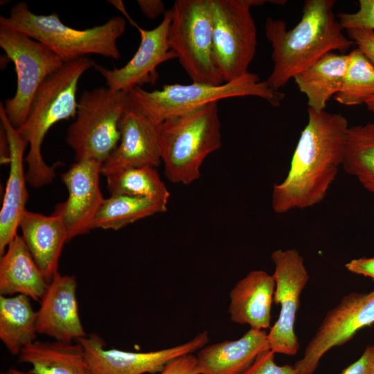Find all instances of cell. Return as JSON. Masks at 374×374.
Here are the masks:
<instances>
[{"instance_id": "33", "label": "cell", "mask_w": 374, "mask_h": 374, "mask_svg": "<svg viewBox=\"0 0 374 374\" xmlns=\"http://www.w3.org/2000/svg\"><path fill=\"white\" fill-rule=\"evenodd\" d=\"M159 374H199L196 356L188 354L177 357L170 362Z\"/></svg>"}, {"instance_id": "23", "label": "cell", "mask_w": 374, "mask_h": 374, "mask_svg": "<svg viewBox=\"0 0 374 374\" xmlns=\"http://www.w3.org/2000/svg\"><path fill=\"white\" fill-rule=\"evenodd\" d=\"M348 63V54L330 52L294 76L298 88L307 98L308 108L325 110L329 100L342 87Z\"/></svg>"}, {"instance_id": "17", "label": "cell", "mask_w": 374, "mask_h": 374, "mask_svg": "<svg viewBox=\"0 0 374 374\" xmlns=\"http://www.w3.org/2000/svg\"><path fill=\"white\" fill-rule=\"evenodd\" d=\"M75 277L58 273L48 284L37 311L38 334L73 342L87 335L78 312Z\"/></svg>"}, {"instance_id": "21", "label": "cell", "mask_w": 374, "mask_h": 374, "mask_svg": "<svg viewBox=\"0 0 374 374\" xmlns=\"http://www.w3.org/2000/svg\"><path fill=\"white\" fill-rule=\"evenodd\" d=\"M275 280L263 270H253L240 279L229 294L231 321L265 330L270 328Z\"/></svg>"}, {"instance_id": "16", "label": "cell", "mask_w": 374, "mask_h": 374, "mask_svg": "<svg viewBox=\"0 0 374 374\" xmlns=\"http://www.w3.org/2000/svg\"><path fill=\"white\" fill-rule=\"evenodd\" d=\"M170 9L166 10L160 24L150 30L136 27L140 33L139 46L130 60L121 68L107 69L96 64L94 66L105 80L107 87L114 91L129 92L145 84H155L157 69L161 63L177 58L168 44Z\"/></svg>"}, {"instance_id": "26", "label": "cell", "mask_w": 374, "mask_h": 374, "mask_svg": "<svg viewBox=\"0 0 374 374\" xmlns=\"http://www.w3.org/2000/svg\"><path fill=\"white\" fill-rule=\"evenodd\" d=\"M342 167L374 195V123L348 128Z\"/></svg>"}, {"instance_id": "39", "label": "cell", "mask_w": 374, "mask_h": 374, "mask_svg": "<svg viewBox=\"0 0 374 374\" xmlns=\"http://www.w3.org/2000/svg\"><path fill=\"white\" fill-rule=\"evenodd\" d=\"M373 348V350H374V344L372 346Z\"/></svg>"}, {"instance_id": "35", "label": "cell", "mask_w": 374, "mask_h": 374, "mask_svg": "<svg viewBox=\"0 0 374 374\" xmlns=\"http://www.w3.org/2000/svg\"><path fill=\"white\" fill-rule=\"evenodd\" d=\"M345 267L352 273L370 277L374 280V257L353 259Z\"/></svg>"}, {"instance_id": "31", "label": "cell", "mask_w": 374, "mask_h": 374, "mask_svg": "<svg viewBox=\"0 0 374 374\" xmlns=\"http://www.w3.org/2000/svg\"><path fill=\"white\" fill-rule=\"evenodd\" d=\"M271 350L261 353L243 374H298L294 366L277 364Z\"/></svg>"}, {"instance_id": "6", "label": "cell", "mask_w": 374, "mask_h": 374, "mask_svg": "<svg viewBox=\"0 0 374 374\" xmlns=\"http://www.w3.org/2000/svg\"><path fill=\"white\" fill-rule=\"evenodd\" d=\"M130 96L155 121L193 112L218 100L229 98L256 96L278 107L285 94L271 89L266 80L249 72L234 80L219 85L193 82L189 84H165L160 90L146 91L135 87Z\"/></svg>"}, {"instance_id": "34", "label": "cell", "mask_w": 374, "mask_h": 374, "mask_svg": "<svg viewBox=\"0 0 374 374\" xmlns=\"http://www.w3.org/2000/svg\"><path fill=\"white\" fill-rule=\"evenodd\" d=\"M340 374H374V350L368 346L362 356Z\"/></svg>"}, {"instance_id": "11", "label": "cell", "mask_w": 374, "mask_h": 374, "mask_svg": "<svg viewBox=\"0 0 374 374\" xmlns=\"http://www.w3.org/2000/svg\"><path fill=\"white\" fill-rule=\"evenodd\" d=\"M271 258L274 264V302L280 305V310L267 333L269 348L274 353L295 355L299 349L294 329L296 317L309 274L303 258L296 249H277Z\"/></svg>"}, {"instance_id": "3", "label": "cell", "mask_w": 374, "mask_h": 374, "mask_svg": "<svg viewBox=\"0 0 374 374\" xmlns=\"http://www.w3.org/2000/svg\"><path fill=\"white\" fill-rule=\"evenodd\" d=\"M96 64L87 57L64 63L41 85L26 121L17 128L20 136L29 145L24 161L28 164L26 181L31 187L40 188L53 181L54 167L48 166L42 154L44 139L55 124L75 117L78 82L83 74Z\"/></svg>"}, {"instance_id": "15", "label": "cell", "mask_w": 374, "mask_h": 374, "mask_svg": "<svg viewBox=\"0 0 374 374\" xmlns=\"http://www.w3.org/2000/svg\"><path fill=\"white\" fill-rule=\"evenodd\" d=\"M102 164L92 159L75 161L61 175L68 197L58 203L53 213L62 218L68 242L93 229L96 216L105 200L100 188Z\"/></svg>"}, {"instance_id": "27", "label": "cell", "mask_w": 374, "mask_h": 374, "mask_svg": "<svg viewBox=\"0 0 374 374\" xmlns=\"http://www.w3.org/2000/svg\"><path fill=\"white\" fill-rule=\"evenodd\" d=\"M167 204L123 195L105 199L94 220L93 229L118 230L139 220L164 213Z\"/></svg>"}, {"instance_id": "25", "label": "cell", "mask_w": 374, "mask_h": 374, "mask_svg": "<svg viewBox=\"0 0 374 374\" xmlns=\"http://www.w3.org/2000/svg\"><path fill=\"white\" fill-rule=\"evenodd\" d=\"M23 294L0 296V339L13 355H19L37 338V311Z\"/></svg>"}, {"instance_id": "8", "label": "cell", "mask_w": 374, "mask_h": 374, "mask_svg": "<svg viewBox=\"0 0 374 374\" xmlns=\"http://www.w3.org/2000/svg\"><path fill=\"white\" fill-rule=\"evenodd\" d=\"M170 11L169 46L193 82L224 83L213 55L212 0H177Z\"/></svg>"}, {"instance_id": "38", "label": "cell", "mask_w": 374, "mask_h": 374, "mask_svg": "<svg viewBox=\"0 0 374 374\" xmlns=\"http://www.w3.org/2000/svg\"><path fill=\"white\" fill-rule=\"evenodd\" d=\"M365 105H366L367 107V109L372 112H374V97L368 99L366 103H365Z\"/></svg>"}, {"instance_id": "29", "label": "cell", "mask_w": 374, "mask_h": 374, "mask_svg": "<svg viewBox=\"0 0 374 374\" xmlns=\"http://www.w3.org/2000/svg\"><path fill=\"white\" fill-rule=\"evenodd\" d=\"M348 55L344 80L334 98L346 106L365 104L374 97V65L357 48Z\"/></svg>"}, {"instance_id": "10", "label": "cell", "mask_w": 374, "mask_h": 374, "mask_svg": "<svg viewBox=\"0 0 374 374\" xmlns=\"http://www.w3.org/2000/svg\"><path fill=\"white\" fill-rule=\"evenodd\" d=\"M0 46L15 68L16 92L6 100L3 107L17 129L26 121L41 85L64 63L44 44L15 30L0 28Z\"/></svg>"}, {"instance_id": "2", "label": "cell", "mask_w": 374, "mask_h": 374, "mask_svg": "<svg viewBox=\"0 0 374 374\" xmlns=\"http://www.w3.org/2000/svg\"><path fill=\"white\" fill-rule=\"evenodd\" d=\"M335 0H306L300 21L287 29L282 19L269 17L266 37L272 46V71L267 82L276 91L326 54L347 51L354 45L333 12Z\"/></svg>"}, {"instance_id": "24", "label": "cell", "mask_w": 374, "mask_h": 374, "mask_svg": "<svg viewBox=\"0 0 374 374\" xmlns=\"http://www.w3.org/2000/svg\"><path fill=\"white\" fill-rule=\"evenodd\" d=\"M18 361L30 364L36 374H91L77 341H35L22 349Z\"/></svg>"}, {"instance_id": "1", "label": "cell", "mask_w": 374, "mask_h": 374, "mask_svg": "<svg viewBox=\"0 0 374 374\" xmlns=\"http://www.w3.org/2000/svg\"><path fill=\"white\" fill-rule=\"evenodd\" d=\"M286 177L273 187L271 206L278 214L312 207L321 202L342 166L349 127L341 114L308 108Z\"/></svg>"}, {"instance_id": "5", "label": "cell", "mask_w": 374, "mask_h": 374, "mask_svg": "<svg viewBox=\"0 0 374 374\" xmlns=\"http://www.w3.org/2000/svg\"><path fill=\"white\" fill-rule=\"evenodd\" d=\"M222 146L217 103L171 116L159 129V151L166 178L188 185L201 175L205 159Z\"/></svg>"}, {"instance_id": "13", "label": "cell", "mask_w": 374, "mask_h": 374, "mask_svg": "<svg viewBox=\"0 0 374 374\" xmlns=\"http://www.w3.org/2000/svg\"><path fill=\"white\" fill-rule=\"evenodd\" d=\"M203 331L191 340L170 348L149 352L107 348L97 334L77 339L84 350L91 374H144L160 373L172 360L199 350L208 342Z\"/></svg>"}, {"instance_id": "30", "label": "cell", "mask_w": 374, "mask_h": 374, "mask_svg": "<svg viewBox=\"0 0 374 374\" xmlns=\"http://www.w3.org/2000/svg\"><path fill=\"white\" fill-rule=\"evenodd\" d=\"M342 28H364L374 30V0H359V9L352 13L341 12L337 16Z\"/></svg>"}, {"instance_id": "18", "label": "cell", "mask_w": 374, "mask_h": 374, "mask_svg": "<svg viewBox=\"0 0 374 374\" xmlns=\"http://www.w3.org/2000/svg\"><path fill=\"white\" fill-rule=\"evenodd\" d=\"M0 120L7 136L10 151L9 174L0 211V254L2 256L17 235L20 220L26 210L28 193L24 161L28 143L8 120L2 103H0Z\"/></svg>"}, {"instance_id": "37", "label": "cell", "mask_w": 374, "mask_h": 374, "mask_svg": "<svg viewBox=\"0 0 374 374\" xmlns=\"http://www.w3.org/2000/svg\"><path fill=\"white\" fill-rule=\"evenodd\" d=\"M1 374H36L32 369L29 371H21L16 368H10Z\"/></svg>"}, {"instance_id": "20", "label": "cell", "mask_w": 374, "mask_h": 374, "mask_svg": "<svg viewBox=\"0 0 374 374\" xmlns=\"http://www.w3.org/2000/svg\"><path fill=\"white\" fill-rule=\"evenodd\" d=\"M270 350L267 333L250 328L236 340L205 346L199 352V374H243L262 352Z\"/></svg>"}, {"instance_id": "19", "label": "cell", "mask_w": 374, "mask_h": 374, "mask_svg": "<svg viewBox=\"0 0 374 374\" xmlns=\"http://www.w3.org/2000/svg\"><path fill=\"white\" fill-rule=\"evenodd\" d=\"M21 237L48 284L59 273V260L67 232L57 214L46 215L26 210L19 224Z\"/></svg>"}, {"instance_id": "7", "label": "cell", "mask_w": 374, "mask_h": 374, "mask_svg": "<svg viewBox=\"0 0 374 374\" xmlns=\"http://www.w3.org/2000/svg\"><path fill=\"white\" fill-rule=\"evenodd\" d=\"M128 92L97 87L82 92L75 121L66 131V141L75 161L92 159L103 163L117 148L120 123Z\"/></svg>"}, {"instance_id": "14", "label": "cell", "mask_w": 374, "mask_h": 374, "mask_svg": "<svg viewBox=\"0 0 374 374\" xmlns=\"http://www.w3.org/2000/svg\"><path fill=\"white\" fill-rule=\"evenodd\" d=\"M160 125L128 93L120 123L121 139L117 148L103 163L101 175L107 177L126 169L159 166Z\"/></svg>"}, {"instance_id": "4", "label": "cell", "mask_w": 374, "mask_h": 374, "mask_svg": "<svg viewBox=\"0 0 374 374\" xmlns=\"http://www.w3.org/2000/svg\"><path fill=\"white\" fill-rule=\"evenodd\" d=\"M0 28L19 31L42 43L67 63L90 54L118 60L117 40L124 33L126 22L115 16L103 24L79 30L63 24L55 12L37 15L21 1L11 8L8 17L0 16Z\"/></svg>"}, {"instance_id": "40", "label": "cell", "mask_w": 374, "mask_h": 374, "mask_svg": "<svg viewBox=\"0 0 374 374\" xmlns=\"http://www.w3.org/2000/svg\"><path fill=\"white\" fill-rule=\"evenodd\" d=\"M373 216H374V209H373Z\"/></svg>"}, {"instance_id": "28", "label": "cell", "mask_w": 374, "mask_h": 374, "mask_svg": "<svg viewBox=\"0 0 374 374\" xmlns=\"http://www.w3.org/2000/svg\"><path fill=\"white\" fill-rule=\"evenodd\" d=\"M107 177L110 195H123L157 200L168 204L170 193L156 168L138 167L111 174Z\"/></svg>"}, {"instance_id": "32", "label": "cell", "mask_w": 374, "mask_h": 374, "mask_svg": "<svg viewBox=\"0 0 374 374\" xmlns=\"http://www.w3.org/2000/svg\"><path fill=\"white\" fill-rule=\"evenodd\" d=\"M348 37L374 65V30L364 28L346 29Z\"/></svg>"}, {"instance_id": "9", "label": "cell", "mask_w": 374, "mask_h": 374, "mask_svg": "<svg viewBox=\"0 0 374 374\" xmlns=\"http://www.w3.org/2000/svg\"><path fill=\"white\" fill-rule=\"evenodd\" d=\"M263 0H212L213 55L224 82L249 73L257 46L251 8Z\"/></svg>"}, {"instance_id": "36", "label": "cell", "mask_w": 374, "mask_h": 374, "mask_svg": "<svg viewBox=\"0 0 374 374\" xmlns=\"http://www.w3.org/2000/svg\"><path fill=\"white\" fill-rule=\"evenodd\" d=\"M136 3L143 13L150 19H155L166 12L164 3L160 0H138Z\"/></svg>"}, {"instance_id": "12", "label": "cell", "mask_w": 374, "mask_h": 374, "mask_svg": "<svg viewBox=\"0 0 374 374\" xmlns=\"http://www.w3.org/2000/svg\"><path fill=\"white\" fill-rule=\"evenodd\" d=\"M373 323L374 290L344 296L335 308L327 312L306 346L303 357L294 365L298 374H313L329 350L343 345L357 331Z\"/></svg>"}, {"instance_id": "22", "label": "cell", "mask_w": 374, "mask_h": 374, "mask_svg": "<svg viewBox=\"0 0 374 374\" xmlns=\"http://www.w3.org/2000/svg\"><path fill=\"white\" fill-rule=\"evenodd\" d=\"M48 286L23 238L18 234L0 260V294H23L41 300Z\"/></svg>"}]
</instances>
